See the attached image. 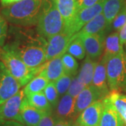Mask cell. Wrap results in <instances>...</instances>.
<instances>
[{"instance_id":"6da1fadb","label":"cell","mask_w":126,"mask_h":126,"mask_svg":"<svg viewBox=\"0 0 126 126\" xmlns=\"http://www.w3.org/2000/svg\"><path fill=\"white\" fill-rule=\"evenodd\" d=\"M46 44L44 38L41 36L35 38L17 36L6 46L22 59L28 67L36 69L46 62Z\"/></svg>"},{"instance_id":"7a4b0ae2","label":"cell","mask_w":126,"mask_h":126,"mask_svg":"<svg viewBox=\"0 0 126 126\" xmlns=\"http://www.w3.org/2000/svg\"><path fill=\"white\" fill-rule=\"evenodd\" d=\"M44 0H22L4 7L1 11L7 22L22 27L37 24Z\"/></svg>"},{"instance_id":"3957f363","label":"cell","mask_w":126,"mask_h":126,"mask_svg":"<svg viewBox=\"0 0 126 126\" xmlns=\"http://www.w3.org/2000/svg\"><path fill=\"white\" fill-rule=\"evenodd\" d=\"M0 61L22 87L26 86L41 71L42 65L36 69L28 67L22 59L6 45L0 48Z\"/></svg>"},{"instance_id":"277c9868","label":"cell","mask_w":126,"mask_h":126,"mask_svg":"<svg viewBox=\"0 0 126 126\" xmlns=\"http://www.w3.org/2000/svg\"><path fill=\"white\" fill-rule=\"evenodd\" d=\"M36 25L39 35L47 39L64 31L63 17L52 0H44Z\"/></svg>"},{"instance_id":"5b68a950","label":"cell","mask_w":126,"mask_h":126,"mask_svg":"<svg viewBox=\"0 0 126 126\" xmlns=\"http://www.w3.org/2000/svg\"><path fill=\"white\" fill-rule=\"evenodd\" d=\"M107 79L111 92L126 90V55L124 51L107 60Z\"/></svg>"},{"instance_id":"8992f818","label":"cell","mask_w":126,"mask_h":126,"mask_svg":"<svg viewBox=\"0 0 126 126\" xmlns=\"http://www.w3.org/2000/svg\"><path fill=\"white\" fill-rule=\"evenodd\" d=\"M105 0H99L96 4L92 6L81 9L77 11L72 25L67 32L72 36L79 32L85 25L90 21L94 17L102 14Z\"/></svg>"},{"instance_id":"52a82bcc","label":"cell","mask_w":126,"mask_h":126,"mask_svg":"<svg viewBox=\"0 0 126 126\" xmlns=\"http://www.w3.org/2000/svg\"><path fill=\"white\" fill-rule=\"evenodd\" d=\"M72 34L65 31L48 39L46 48V61L50 60L56 57L63 56L67 53L68 46L72 41Z\"/></svg>"},{"instance_id":"ba28073f","label":"cell","mask_w":126,"mask_h":126,"mask_svg":"<svg viewBox=\"0 0 126 126\" xmlns=\"http://www.w3.org/2000/svg\"><path fill=\"white\" fill-rule=\"evenodd\" d=\"M22 86L0 61V106L16 94Z\"/></svg>"},{"instance_id":"9c48e42d","label":"cell","mask_w":126,"mask_h":126,"mask_svg":"<svg viewBox=\"0 0 126 126\" xmlns=\"http://www.w3.org/2000/svg\"><path fill=\"white\" fill-rule=\"evenodd\" d=\"M25 97L23 90H20L16 94L0 106L1 121H16L20 123V108Z\"/></svg>"},{"instance_id":"30bf717a","label":"cell","mask_w":126,"mask_h":126,"mask_svg":"<svg viewBox=\"0 0 126 126\" xmlns=\"http://www.w3.org/2000/svg\"><path fill=\"white\" fill-rule=\"evenodd\" d=\"M102 100H97L79 114L76 126H97L103 111Z\"/></svg>"},{"instance_id":"8fae6325","label":"cell","mask_w":126,"mask_h":126,"mask_svg":"<svg viewBox=\"0 0 126 126\" xmlns=\"http://www.w3.org/2000/svg\"><path fill=\"white\" fill-rule=\"evenodd\" d=\"M81 39L85 46L87 56L94 60L102 54L105 44V30L94 34L87 35Z\"/></svg>"},{"instance_id":"7c38bea8","label":"cell","mask_w":126,"mask_h":126,"mask_svg":"<svg viewBox=\"0 0 126 126\" xmlns=\"http://www.w3.org/2000/svg\"><path fill=\"white\" fill-rule=\"evenodd\" d=\"M107 59L103 55L96 66L92 81V85L100 93L102 100L109 94V88L107 79Z\"/></svg>"},{"instance_id":"4fadbf2b","label":"cell","mask_w":126,"mask_h":126,"mask_svg":"<svg viewBox=\"0 0 126 126\" xmlns=\"http://www.w3.org/2000/svg\"><path fill=\"white\" fill-rule=\"evenodd\" d=\"M75 101L76 99L68 93L63 95L54 108V116L56 119L73 121L74 118L77 116L75 114Z\"/></svg>"},{"instance_id":"5bb4252c","label":"cell","mask_w":126,"mask_h":126,"mask_svg":"<svg viewBox=\"0 0 126 126\" xmlns=\"http://www.w3.org/2000/svg\"><path fill=\"white\" fill-rule=\"evenodd\" d=\"M102 100L99 91L93 85L86 87L78 95L75 101V114L79 115L94 102Z\"/></svg>"},{"instance_id":"9a60e30c","label":"cell","mask_w":126,"mask_h":126,"mask_svg":"<svg viewBox=\"0 0 126 126\" xmlns=\"http://www.w3.org/2000/svg\"><path fill=\"white\" fill-rule=\"evenodd\" d=\"M46 113L31 106L25 97L20 112V123L25 126H38Z\"/></svg>"},{"instance_id":"2e32d148","label":"cell","mask_w":126,"mask_h":126,"mask_svg":"<svg viewBox=\"0 0 126 126\" xmlns=\"http://www.w3.org/2000/svg\"><path fill=\"white\" fill-rule=\"evenodd\" d=\"M63 17L64 30L67 32L77 14V0H52Z\"/></svg>"},{"instance_id":"e0dca14e","label":"cell","mask_w":126,"mask_h":126,"mask_svg":"<svg viewBox=\"0 0 126 126\" xmlns=\"http://www.w3.org/2000/svg\"><path fill=\"white\" fill-rule=\"evenodd\" d=\"M103 111L97 126H124L121 116L106 97L102 99Z\"/></svg>"},{"instance_id":"ac0fdd59","label":"cell","mask_w":126,"mask_h":126,"mask_svg":"<svg viewBox=\"0 0 126 126\" xmlns=\"http://www.w3.org/2000/svg\"><path fill=\"white\" fill-rule=\"evenodd\" d=\"M64 74L62 56L56 57L46 61L41 66V71L39 74L45 77L49 81H56Z\"/></svg>"},{"instance_id":"d6986e66","label":"cell","mask_w":126,"mask_h":126,"mask_svg":"<svg viewBox=\"0 0 126 126\" xmlns=\"http://www.w3.org/2000/svg\"><path fill=\"white\" fill-rule=\"evenodd\" d=\"M108 25L107 21L104 17L103 13H102L85 25L80 31L74 34L72 36V39L77 37L82 38L87 35L94 34L104 31L105 28Z\"/></svg>"},{"instance_id":"ffe728a7","label":"cell","mask_w":126,"mask_h":126,"mask_svg":"<svg viewBox=\"0 0 126 126\" xmlns=\"http://www.w3.org/2000/svg\"><path fill=\"white\" fill-rule=\"evenodd\" d=\"M97 62L94 59L87 56L82 63L81 67L77 75L79 81L86 87L92 85L94 70L97 64Z\"/></svg>"},{"instance_id":"44dd1931","label":"cell","mask_w":126,"mask_h":126,"mask_svg":"<svg viewBox=\"0 0 126 126\" xmlns=\"http://www.w3.org/2000/svg\"><path fill=\"white\" fill-rule=\"evenodd\" d=\"M123 51L124 50L120 41L119 32H114L110 34L105 39L104 56L108 60L109 58L119 54Z\"/></svg>"},{"instance_id":"7402d4cb","label":"cell","mask_w":126,"mask_h":126,"mask_svg":"<svg viewBox=\"0 0 126 126\" xmlns=\"http://www.w3.org/2000/svg\"><path fill=\"white\" fill-rule=\"evenodd\" d=\"M125 5L124 0H105L103 7V13L107 23L109 25L117 16L123 6Z\"/></svg>"},{"instance_id":"603a6c76","label":"cell","mask_w":126,"mask_h":126,"mask_svg":"<svg viewBox=\"0 0 126 126\" xmlns=\"http://www.w3.org/2000/svg\"><path fill=\"white\" fill-rule=\"evenodd\" d=\"M109 102L121 116L124 123L126 124V95L119 93L117 91H111L106 97Z\"/></svg>"},{"instance_id":"cb8c5ba5","label":"cell","mask_w":126,"mask_h":126,"mask_svg":"<svg viewBox=\"0 0 126 126\" xmlns=\"http://www.w3.org/2000/svg\"><path fill=\"white\" fill-rule=\"evenodd\" d=\"M28 103L35 108L43 111L44 112H51L53 107L48 101L44 91L37 93L28 94L25 96Z\"/></svg>"},{"instance_id":"d4e9b609","label":"cell","mask_w":126,"mask_h":126,"mask_svg":"<svg viewBox=\"0 0 126 126\" xmlns=\"http://www.w3.org/2000/svg\"><path fill=\"white\" fill-rule=\"evenodd\" d=\"M50 81L45 77L38 74L34 77L23 88L25 96L28 94L42 92Z\"/></svg>"},{"instance_id":"484cf974","label":"cell","mask_w":126,"mask_h":126,"mask_svg":"<svg viewBox=\"0 0 126 126\" xmlns=\"http://www.w3.org/2000/svg\"><path fill=\"white\" fill-rule=\"evenodd\" d=\"M72 41L68 46L67 53L79 60H83L86 54L85 46L82 39L77 37L72 39Z\"/></svg>"},{"instance_id":"4316f807","label":"cell","mask_w":126,"mask_h":126,"mask_svg":"<svg viewBox=\"0 0 126 126\" xmlns=\"http://www.w3.org/2000/svg\"><path fill=\"white\" fill-rule=\"evenodd\" d=\"M62 60H63L64 72L72 75L73 77L76 76L78 71L79 64L75 58L73 57L69 53H65L62 56Z\"/></svg>"},{"instance_id":"83f0119b","label":"cell","mask_w":126,"mask_h":126,"mask_svg":"<svg viewBox=\"0 0 126 126\" xmlns=\"http://www.w3.org/2000/svg\"><path fill=\"white\" fill-rule=\"evenodd\" d=\"M44 93L48 101L50 104L51 107H53V109H54L57 106L59 100H60L59 99L60 94L56 88L55 82L50 81L45 88V89L44 90Z\"/></svg>"},{"instance_id":"f1b7e54d","label":"cell","mask_w":126,"mask_h":126,"mask_svg":"<svg viewBox=\"0 0 126 126\" xmlns=\"http://www.w3.org/2000/svg\"><path fill=\"white\" fill-rule=\"evenodd\" d=\"M73 76L64 72L63 76L59 78L56 81H55L56 88L60 95H64L67 93L68 89L72 83Z\"/></svg>"},{"instance_id":"f546056e","label":"cell","mask_w":126,"mask_h":126,"mask_svg":"<svg viewBox=\"0 0 126 126\" xmlns=\"http://www.w3.org/2000/svg\"><path fill=\"white\" fill-rule=\"evenodd\" d=\"M85 88H86V86L79 81L77 76H74L72 79V83L70 84V86L68 89L67 93L70 94L74 99H76L78 97V95L80 94V93Z\"/></svg>"},{"instance_id":"4dcf8cb0","label":"cell","mask_w":126,"mask_h":126,"mask_svg":"<svg viewBox=\"0 0 126 126\" xmlns=\"http://www.w3.org/2000/svg\"><path fill=\"white\" fill-rule=\"evenodd\" d=\"M126 4L123 6L121 10L119 11L117 16L113 19L112 23V26L113 30L116 32L120 31L122 27L126 24Z\"/></svg>"},{"instance_id":"1f68e13d","label":"cell","mask_w":126,"mask_h":126,"mask_svg":"<svg viewBox=\"0 0 126 126\" xmlns=\"http://www.w3.org/2000/svg\"><path fill=\"white\" fill-rule=\"evenodd\" d=\"M8 34V23L4 17L0 14V48L4 46Z\"/></svg>"},{"instance_id":"d6a6232c","label":"cell","mask_w":126,"mask_h":126,"mask_svg":"<svg viewBox=\"0 0 126 126\" xmlns=\"http://www.w3.org/2000/svg\"><path fill=\"white\" fill-rule=\"evenodd\" d=\"M57 121L56 118L51 112H46L42 117L38 126H54Z\"/></svg>"},{"instance_id":"836d02e7","label":"cell","mask_w":126,"mask_h":126,"mask_svg":"<svg viewBox=\"0 0 126 126\" xmlns=\"http://www.w3.org/2000/svg\"><path fill=\"white\" fill-rule=\"evenodd\" d=\"M99 0H77V6L78 11L90 7L94 5Z\"/></svg>"},{"instance_id":"e575fe53","label":"cell","mask_w":126,"mask_h":126,"mask_svg":"<svg viewBox=\"0 0 126 126\" xmlns=\"http://www.w3.org/2000/svg\"><path fill=\"white\" fill-rule=\"evenodd\" d=\"M119 36H120V41L122 46L126 44V23L122 27L119 31Z\"/></svg>"},{"instance_id":"d590c367","label":"cell","mask_w":126,"mask_h":126,"mask_svg":"<svg viewBox=\"0 0 126 126\" xmlns=\"http://www.w3.org/2000/svg\"><path fill=\"white\" fill-rule=\"evenodd\" d=\"M0 126H25L16 121H1Z\"/></svg>"},{"instance_id":"8d00e7d4","label":"cell","mask_w":126,"mask_h":126,"mask_svg":"<svg viewBox=\"0 0 126 126\" xmlns=\"http://www.w3.org/2000/svg\"><path fill=\"white\" fill-rule=\"evenodd\" d=\"M54 126H76L75 122L67 120H57Z\"/></svg>"},{"instance_id":"74e56055","label":"cell","mask_w":126,"mask_h":126,"mask_svg":"<svg viewBox=\"0 0 126 126\" xmlns=\"http://www.w3.org/2000/svg\"><path fill=\"white\" fill-rule=\"evenodd\" d=\"M20 1H22V0H0V3L4 7H6V6H10V5H12L17 3V2H19Z\"/></svg>"},{"instance_id":"f35d334b","label":"cell","mask_w":126,"mask_h":126,"mask_svg":"<svg viewBox=\"0 0 126 126\" xmlns=\"http://www.w3.org/2000/svg\"><path fill=\"white\" fill-rule=\"evenodd\" d=\"M124 1H125V4H126V0H124Z\"/></svg>"},{"instance_id":"ab89813d","label":"cell","mask_w":126,"mask_h":126,"mask_svg":"<svg viewBox=\"0 0 126 126\" xmlns=\"http://www.w3.org/2000/svg\"><path fill=\"white\" fill-rule=\"evenodd\" d=\"M0 121H1V118H0Z\"/></svg>"},{"instance_id":"60d3db41","label":"cell","mask_w":126,"mask_h":126,"mask_svg":"<svg viewBox=\"0 0 126 126\" xmlns=\"http://www.w3.org/2000/svg\"></svg>"},{"instance_id":"b9f144b4","label":"cell","mask_w":126,"mask_h":126,"mask_svg":"<svg viewBox=\"0 0 126 126\" xmlns=\"http://www.w3.org/2000/svg\"></svg>"}]
</instances>
